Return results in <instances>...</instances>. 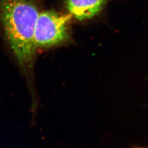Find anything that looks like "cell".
I'll return each instance as SVG.
<instances>
[{"instance_id": "1", "label": "cell", "mask_w": 148, "mask_h": 148, "mask_svg": "<svg viewBox=\"0 0 148 148\" xmlns=\"http://www.w3.org/2000/svg\"><path fill=\"white\" fill-rule=\"evenodd\" d=\"M38 9L32 0H0V22L16 61L29 82L36 48L34 33Z\"/></svg>"}, {"instance_id": "2", "label": "cell", "mask_w": 148, "mask_h": 148, "mask_svg": "<svg viewBox=\"0 0 148 148\" xmlns=\"http://www.w3.org/2000/svg\"><path fill=\"white\" fill-rule=\"evenodd\" d=\"M72 16L53 11L40 12L37 18L34 41L36 49L49 48L67 43L71 39L69 22Z\"/></svg>"}, {"instance_id": "3", "label": "cell", "mask_w": 148, "mask_h": 148, "mask_svg": "<svg viewBox=\"0 0 148 148\" xmlns=\"http://www.w3.org/2000/svg\"><path fill=\"white\" fill-rule=\"evenodd\" d=\"M109 0H66L69 14L75 19L90 20L104 10Z\"/></svg>"}, {"instance_id": "4", "label": "cell", "mask_w": 148, "mask_h": 148, "mask_svg": "<svg viewBox=\"0 0 148 148\" xmlns=\"http://www.w3.org/2000/svg\"><path fill=\"white\" fill-rule=\"evenodd\" d=\"M135 148H148V147H135Z\"/></svg>"}]
</instances>
